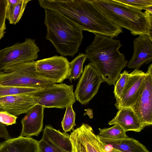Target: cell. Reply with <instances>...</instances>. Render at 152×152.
<instances>
[{
  "label": "cell",
  "mask_w": 152,
  "mask_h": 152,
  "mask_svg": "<svg viewBox=\"0 0 152 152\" xmlns=\"http://www.w3.org/2000/svg\"><path fill=\"white\" fill-rule=\"evenodd\" d=\"M145 75V73L138 69L129 73L121 95L114 104L117 109L131 107L134 104L142 92Z\"/></svg>",
  "instance_id": "8fae6325"
},
{
  "label": "cell",
  "mask_w": 152,
  "mask_h": 152,
  "mask_svg": "<svg viewBox=\"0 0 152 152\" xmlns=\"http://www.w3.org/2000/svg\"><path fill=\"white\" fill-rule=\"evenodd\" d=\"M75 118V113L73 109L72 105L67 107L61 123L64 132H66L74 130V127L76 126Z\"/></svg>",
  "instance_id": "603a6c76"
},
{
  "label": "cell",
  "mask_w": 152,
  "mask_h": 152,
  "mask_svg": "<svg viewBox=\"0 0 152 152\" xmlns=\"http://www.w3.org/2000/svg\"><path fill=\"white\" fill-rule=\"evenodd\" d=\"M44 88L14 86H4L0 84V98L19 94H33Z\"/></svg>",
  "instance_id": "ffe728a7"
},
{
  "label": "cell",
  "mask_w": 152,
  "mask_h": 152,
  "mask_svg": "<svg viewBox=\"0 0 152 152\" xmlns=\"http://www.w3.org/2000/svg\"><path fill=\"white\" fill-rule=\"evenodd\" d=\"M99 136L104 138L118 139L128 137L123 129L117 124L104 129L99 128Z\"/></svg>",
  "instance_id": "7402d4cb"
},
{
  "label": "cell",
  "mask_w": 152,
  "mask_h": 152,
  "mask_svg": "<svg viewBox=\"0 0 152 152\" xmlns=\"http://www.w3.org/2000/svg\"><path fill=\"white\" fill-rule=\"evenodd\" d=\"M69 63L66 58L55 56L36 61V67L43 78L55 84L61 83L69 77Z\"/></svg>",
  "instance_id": "9c48e42d"
},
{
  "label": "cell",
  "mask_w": 152,
  "mask_h": 152,
  "mask_svg": "<svg viewBox=\"0 0 152 152\" xmlns=\"http://www.w3.org/2000/svg\"><path fill=\"white\" fill-rule=\"evenodd\" d=\"M40 50L34 39L26 38L0 50V72H5L21 64L34 61L38 57Z\"/></svg>",
  "instance_id": "8992f818"
},
{
  "label": "cell",
  "mask_w": 152,
  "mask_h": 152,
  "mask_svg": "<svg viewBox=\"0 0 152 152\" xmlns=\"http://www.w3.org/2000/svg\"><path fill=\"white\" fill-rule=\"evenodd\" d=\"M10 138V136L5 126L0 122V138L6 140Z\"/></svg>",
  "instance_id": "4dcf8cb0"
},
{
  "label": "cell",
  "mask_w": 152,
  "mask_h": 152,
  "mask_svg": "<svg viewBox=\"0 0 152 152\" xmlns=\"http://www.w3.org/2000/svg\"><path fill=\"white\" fill-rule=\"evenodd\" d=\"M98 135L106 145L122 152H150L144 145L133 138L111 139Z\"/></svg>",
  "instance_id": "d6986e66"
},
{
  "label": "cell",
  "mask_w": 152,
  "mask_h": 152,
  "mask_svg": "<svg viewBox=\"0 0 152 152\" xmlns=\"http://www.w3.org/2000/svg\"><path fill=\"white\" fill-rule=\"evenodd\" d=\"M0 152H40L39 141L20 136L10 138L0 143Z\"/></svg>",
  "instance_id": "e0dca14e"
},
{
  "label": "cell",
  "mask_w": 152,
  "mask_h": 152,
  "mask_svg": "<svg viewBox=\"0 0 152 152\" xmlns=\"http://www.w3.org/2000/svg\"><path fill=\"white\" fill-rule=\"evenodd\" d=\"M118 110L115 117L109 122V125L117 124L126 132H140L147 126L131 108H122Z\"/></svg>",
  "instance_id": "2e32d148"
},
{
  "label": "cell",
  "mask_w": 152,
  "mask_h": 152,
  "mask_svg": "<svg viewBox=\"0 0 152 152\" xmlns=\"http://www.w3.org/2000/svg\"><path fill=\"white\" fill-rule=\"evenodd\" d=\"M33 95L37 104L45 108L64 109L72 105L76 100L73 86L63 83L53 84L44 88Z\"/></svg>",
  "instance_id": "52a82bcc"
},
{
  "label": "cell",
  "mask_w": 152,
  "mask_h": 152,
  "mask_svg": "<svg viewBox=\"0 0 152 152\" xmlns=\"http://www.w3.org/2000/svg\"><path fill=\"white\" fill-rule=\"evenodd\" d=\"M31 0H21L15 6L14 9L11 21V24H16L19 21L24 13L27 4Z\"/></svg>",
  "instance_id": "484cf974"
},
{
  "label": "cell",
  "mask_w": 152,
  "mask_h": 152,
  "mask_svg": "<svg viewBox=\"0 0 152 152\" xmlns=\"http://www.w3.org/2000/svg\"><path fill=\"white\" fill-rule=\"evenodd\" d=\"M45 107L38 104L33 107L22 119V129L20 136H38L43 127Z\"/></svg>",
  "instance_id": "9a60e30c"
},
{
  "label": "cell",
  "mask_w": 152,
  "mask_h": 152,
  "mask_svg": "<svg viewBox=\"0 0 152 152\" xmlns=\"http://www.w3.org/2000/svg\"><path fill=\"white\" fill-rule=\"evenodd\" d=\"M133 43V53L127 66L130 69H138L152 61V41L148 35H144L134 39Z\"/></svg>",
  "instance_id": "5bb4252c"
},
{
  "label": "cell",
  "mask_w": 152,
  "mask_h": 152,
  "mask_svg": "<svg viewBox=\"0 0 152 152\" xmlns=\"http://www.w3.org/2000/svg\"><path fill=\"white\" fill-rule=\"evenodd\" d=\"M94 4L111 21L129 30L134 36L147 35L152 41V28L141 10L115 0H91Z\"/></svg>",
  "instance_id": "277c9868"
},
{
  "label": "cell",
  "mask_w": 152,
  "mask_h": 152,
  "mask_svg": "<svg viewBox=\"0 0 152 152\" xmlns=\"http://www.w3.org/2000/svg\"><path fill=\"white\" fill-rule=\"evenodd\" d=\"M50 145L65 152H72V146L70 135L53 128L50 125L45 126L41 139Z\"/></svg>",
  "instance_id": "ac0fdd59"
},
{
  "label": "cell",
  "mask_w": 152,
  "mask_h": 152,
  "mask_svg": "<svg viewBox=\"0 0 152 152\" xmlns=\"http://www.w3.org/2000/svg\"><path fill=\"white\" fill-rule=\"evenodd\" d=\"M21 0H7V6L6 12V18L9 22L11 21L13 11L16 4Z\"/></svg>",
  "instance_id": "f1b7e54d"
},
{
  "label": "cell",
  "mask_w": 152,
  "mask_h": 152,
  "mask_svg": "<svg viewBox=\"0 0 152 152\" xmlns=\"http://www.w3.org/2000/svg\"><path fill=\"white\" fill-rule=\"evenodd\" d=\"M36 61L18 65L0 72V84L17 87L45 88L55 83L41 77L37 72Z\"/></svg>",
  "instance_id": "5b68a950"
},
{
  "label": "cell",
  "mask_w": 152,
  "mask_h": 152,
  "mask_svg": "<svg viewBox=\"0 0 152 152\" xmlns=\"http://www.w3.org/2000/svg\"><path fill=\"white\" fill-rule=\"evenodd\" d=\"M72 152H108L105 144L88 124L83 123L70 135Z\"/></svg>",
  "instance_id": "ba28073f"
},
{
  "label": "cell",
  "mask_w": 152,
  "mask_h": 152,
  "mask_svg": "<svg viewBox=\"0 0 152 152\" xmlns=\"http://www.w3.org/2000/svg\"><path fill=\"white\" fill-rule=\"evenodd\" d=\"M7 0H0V40L5 33Z\"/></svg>",
  "instance_id": "4316f807"
},
{
  "label": "cell",
  "mask_w": 152,
  "mask_h": 152,
  "mask_svg": "<svg viewBox=\"0 0 152 152\" xmlns=\"http://www.w3.org/2000/svg\"><path fill=\"white\" fill-rule=\"evenodd\" d=\"M85 50L88 58L102 77L103 82L115 85L128 61L121 53V41L98 34Z\"/></svg>",
  "instance_id": "6da1fadb"
},
{
  "label": "cell",
  "mask_w": 152,
  "mask_h": 152,
  "mask_svg": "<svg viewBox=\"0 0 152 152\" xmlns=\"http://www.w3.org/2000/svg\"><path fill=\"white\" fill-rule=\"evenodd\" d=\"M87 58L86 55L83 53H79L69 63L70 71L68 79L71 82L80 77L83 72V64Z\"/></svg>",
  "instance_id": "44dd1931"
},
{
  "label": "cell",
  "mask_w": 152,
  "mask_h": 152,
  "mask_svg": "<svg viewBox=\"0 0 152 152\" xmlns=\"http://www.w3.org/2000/svg\"><path fill=\"white\" fill-rule=\"evenodd\" d=\"M102 78L93 64L86 65L77 83L74 94L81 104H87L97 93Z\"/></svg>",
  "instance_id": "30bf717a"
},
{
  "label": "cell",
  "mask_w": 152,
  "mask_h": 152,
  "mask_svg": "<svg viewBox=\"0 0 152 152\" xmlns=\"http://www.w3.org/2000/svg\"><path fill=\"white\" fill-rule=\"evenodd\" d=\"M46 38L63 56H74L83 38V30L73 22L54 11L45 9Z\"/></svg>",
  "instance_id": "3957f363"
},
{
  "label": "cell",
  "mask_w": 152,
  "mask_h": 152,
  "mask_svg": "<svg viewBox=\"0 0 152 152\" xmlns=\"http://www.w3.org/2000/svg\"><path fill=\"white\" fill-rule=\"evenodd\" d=\"M37 104L33 94H22L0 98V112L17 117L27 113Z\"/></svg>",
  "instance_id": "4fadbf2b"
},
{
  "label": "cell",
  "mask_w": 152,
  "mask_h": 152,
  "mask_svg": "<svg viewBox=\"0 0 152 152\" xmlns=\"http://www.w3.org/2000/svg\"><path fill=\"white\" fill-rule=\"evenodd\" d=\"M40 152H65L54 147L51 146L41 140L39 141Z\"/></svg>",
  "instance_id": "f546056e"
},
{
  "label": "cell",
  "mask_w": 152,
  "mask_h": 152,
  "mask_svg": "<svg viewBox=\"0 0 152 152\" xmlns=\"http://www.w3.org/2000/svg\"><path fill=\"white\" fill-rule=\"evenodd\" d=\"M129 72L125 70L121 73L114 85L113 93L116 100L119 99L121 95L128 78L129 74Z\"/></svg>",
  "instance_id": "cb8c5ba5"
},
{
  "label": "cell",
  "mask_w": 152,
  "mask_h": 152,
  "mask_svg": "<svg viewBox=\"0 0 152 152\" xmlns=\"http://www.w3.org/2000/svg\"><path fill=\"white\" fill-rule=\"evenodd\" d=\"M38 2L41 7L61 14L83 31L96 33L104 23V14L91 0H39Z\"/></svg>",
  "instance_id": "7a4b0ae2"
},
{
  "label": "cell",
  "mask_w": 152,
  "mask_h": 152,
  "mask_svg": "<svg viewBox=\"0 0 152 152\" xmlns=\"http://www.w3.org/2000/svg\"><path fill=\"white\" fill-rule=\"evenodd\" d=\"M144 87L134 104L131 108L147 126L152 124V64L145 73Z\"/></svg>",
  "instance_id": "7c38bea8"
},
{
  "label": "cell",
  "mask_w": 152,
  "mask_h": 152,
  "mask_svg": "<svg viewBox=\"0 0 152 152\" xmlns=\"http://www.w3.org/2000/svg\"><path fill=\"white\" fill-rule=\"evenodd\" d=\"M116 1L140 10H145L152 6V0H115Z\"/></svg>",
  "instance_id": "d4e9b609"
},
{
  "label": "cell",
  "mask_w": 152,
  "mask_h": 152,
  "mask_svg": "<svg viewBox=\"0 0 152 152\" xmlns=\"http://www.w3.org/2000/svg\"><path fill=\"white\" fill-rule=\"evenodd\" d=\"M108 151V152H122L116 149L112 148L109 151Z\"/></svg>",
  "instance_id": "1f68e13d"
},
{
  "label": "cell",
  "mask_w": 152,
  "mask_h": 152,
  "mask_svg": "<svg viewBox=\"0 0 152 152\" xmlns=\"http://www.w3.org/2000/svg\"><path fill=\"white\" fill-rule=\"evenodd\" d=\"M18 117L7 112H0V122L5 126L12 125L16 123Z\"/></svg>",
  "instance_id": "83f0119b"
}]
</instances>
